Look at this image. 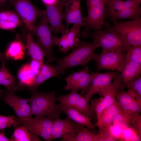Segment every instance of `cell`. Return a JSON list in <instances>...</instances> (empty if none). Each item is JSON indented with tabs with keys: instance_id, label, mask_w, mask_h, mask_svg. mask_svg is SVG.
<instances>
[{
	"instance_id": "1",
	"label": "cell",
	"mask_w": 141,
	"mask_h": 141,
	"mask_svg": "<svg viewBox=\"0 0 141 141\" xmlns=\"http://www.w3.org/2000/svg\"><path fill=\"white\" fill-rule=\"evenodd\" d=\"M100 47L98 43L94 41L91 43L83 41L80 46L64 57L55 58L57 74H63L66 69L77 66H85L91 60H93L95 54V50Z\"/></svg>"
},
{
	"instance_id": "2",
	"label": "cell",
	"mask_w": 141,
	"mask_h": 141,
	"mask_svg": "<svg viewBox=\"0 0 141 141\" xmlns=\"http://www.w3.org/2000/svg\"><path fill=\"white\" fill-rule=\"evenodd\" d=\"M31 97L28 99L32 113L35 116H47L53 120L59 118L63 113L56 102L55 91L45 93L37 90L32 91Z\"/></svg>"
},
{
	"instance_id": "3",
	"label": "cell",
	"mask_w": 141,
	"mask_h": 141,
	"mask_svg": "<svg viewBox=\"0 0 141 141\" xmlns=\"http://www.w3.org/2000/svg\"><path fill=\"white\" fill-rule=\"evenodd\" d=\"M93 41L98 43L103 50L122 53L126 52L131 46L125 38L119 34L108 26L104 30L102 29L95 30L89 34Z\"/></svg>"
},
{
	"instance_id": "4",
	"label": "cell",
	"mask_w": 141,
	"mask_h": 141,
	"mask_svg": "<svg viewBox=\"0 0 141 141\" xmlns=\"http://www.w3.org/2000/svg\"><path fill=\"white\" fill-rule=\"evenodd\" d=\"M49 24L46 15H44L40 17L31 32L37 37V43L45 53L48 62L53 63L55 57L52 55V49L54 45H57L59 38L53 35Z\"/></svg>"
},
{
	"instance_id": "5",
	"label": "cell",
	"mask_w": 141,
	"mask_h": 141,
	"mask_svg": "<svg viewBox=\"0 0 141 141\" xmlns=\"http://www.w3.org/2000/svg\"><path fill=\"white\" fill-rule=\"evenodd\" d=\"M14 7L21 20L24 23L28 31L34 28L35 23L39 17L46 15L45 10L37 8L30 0H8Z\"/></svg>"
},
{
	"instance_id": "6",
	"label": "cell",
	"mask_w": 141,
	"mask_h": 141,
	"mask_svg": "<svg viewBox=\"0 0 141 141\" xmlns=\"http://www.w3.org/2000/svg\"><path fill=\"white\" fill-rule=\"evenodd\" d=\"M84 127L67 116L64 119L54 120L49 141L60 138V141H71Z\"/></svg>"
},
{
	"instance_id": "7",
	"label": "cell",
	"mask_w": 141,
	"mask_h": 141,
	"mask_svg": "<svg viewBox=\"0 0 141 141\" xmlns=\"http://www.w3.org/2000/svg\"><path fill=\"white\" fill-rule=\"evenodd\" d=\"M111 27L126 39L131 46H141V19L123 22H114Z\"/></svg>"
},
{
	"instance_id": "8",
	"label": "cell",
	"mask_w": 141,
	"mask_h": 141,
	"mask_svg": "<svg viewBox=\"0 0 141 141\" xmlns=\"http://www.w3.org/2000/svg\"><path fill=\"white\" fill-rule=\"evenodd\" d=\"M18 123L26 127L32 133L39 136L46 141H49L53 120L50 118L35 116L25 118H16Z\"/></svg>"
},
{
	"instance_id": "9",
	"label": "cell",
	"mask_w": 141,
	"mask_h": 141,
	"mask_svg": "<svg viewBox=\"0 0 141 141\" xmlns=\"http://www.w3.org/2000/svg\"><path fill=\"white\" fill-rule=\"evenodd\" d=\"M113 80V82L105 89L99 98H95L91 101L90 106L96 115L97 119L105 108L116 100L115 95L117 91L124 87L122 85L121 75L119 73Z\"/></svg>"
},
{
	"instance_id": "10",
	"label": "cell",
	"mask_w": 141,
	"mask_h": 141,
	"mask_svg": "<svg viewBox=\"0 0 141 141\" xmlns=\"http://www.w3.org/2000/svg\"><path fill=\"white\" fill-rule=\"evenodd\" d=\"M89 69L86 67L82 70L74 72L65 79L66 90L78 92L81 90L80 95H85L95 76V73H90Z\"/></svg>"
},
{
	"instance_id": "11",
	"label": "cell",
	"mask_w": 141,
	"mask_h": 141,
	"mask_svg": "<svg viewBox=\"0 0 141 141\" xmlns=\"http://www.w3.org/2000/svg\"><path fill=\"white\" fill-rule=\"evenodd\" d=\"M0 98L11 107L18 117L28 118L33 115L28 99L19 97L7 90L0 91Z\"/></svg>"
},
{
	"instance_id": "12",
	"label": "cell",
	"mask_w": 141,
	"mask_h": 141,
	"mask_svg": "<svg viewBox=\"0 0 141 141\" xmlns=\"http://www.w3.org/2000/svg\"><path fill=\"white\" fill-rule=\"evenodd\" d=\"M124 55L121 52H109L103 50L95 54L93 60L97 70L102 69L116 70L121 72L122 69Z\"/></svg>"
},
{
	"instance_id": "13",
	"label": "cell",
	"mask_w": 141,
	"mask_h": 141,
	"mask_svg": "<svg viewBox=\"0 0 141 141\" xmlns=\"http://www.w3.org/2000/svg\"><path fill=\"white\" fill-rule=\"evenodd\" d=\"M65 0H58L55 3L46 6L45 10L49 24L55 34H62L68 29L62 22L63 13L62 10L64 7Z\"/></svg>"
},
{
	"instance_id": "14",
	"label": "cell",
	"mask_w": 141,
	"mask_h": 141,
	"mask_svg": "<svg viewBox=\"0 0 141 141\" xmlns=\"http://www.w3.org/2000/svg\"><path fill=\"white\" fill-rule=\"evenodd\" d=\"M105 3V0L87 10L88 15L84 18L85 28L81 33L84 38L89 36L91 30L102 29L103 25L106 24L104 21Z\"/></svg>"
},
{
	"instance_id": "15",
	"label": "cell",
	"mask_w": 141,
	"mask_h": 141,
	"mask_svg": "<svg viewBox=\"0 0 141 141\" xmlns=\"http://www.w3.org/2000/svg\"><path fill=\"white\" fill-rule=\"evenodd\" d=\"M56 99L60 103L75 108L91 120L93 119L96 114L85 98L79 94L77 92L71 91L67 95H60Z\"/></svg>"
},
{
	"instance_id": "16",
	"label": "cell",
	"mask_w": 141,
	"mask_h": 141,
	"mask_svg": "<svg viewBox=\"0 0 141 141\" xmlns=\"http://www.w3.org/2000/svg\"><path fill=\"white\" fill-rule=\"evenodd\" d=\"M119 71L105 73H95V76L86 93L85 98L87 102L90 101L93 95L98 94L101 96L105 89L111 83L114 78Z\"/></svg>"
},
{
	"instance_id": "17",
	"label": "cell",
	"mask_w": 141,
	"mask_h": 141,
	"mask_svg": "<svg viewBox=\"0 0 141 141\" xmlns=\"http://www.w3.org/2000/svg\"><path fill=\"white\" fill-rule=\"evenodd\" d=\"M82 25L73 24V27L68 29L62 34L57 44L59 51L66 53L70 49H73L80 46L83 41H80L79 38L81 36L80 31Z\"/></svg>"
},
{
	"instance_id": "18",
	"label": "cell",
	"mask_w": 141,
	"mask_h": 141,
	"mask_svg": "<svg viewBox=\"0 0 141 141\" xmlns=\"http://www.w3.org/2000/svg\"><path fill=\"white\" fill-rule=\"evenodd\" d=\"M124 88L122 87L117 91L115 95L117 101L126 113L131 115H137L141 111V101L123 91Z\"/></svg>"
},
{
	"instance_id": "19",
	"label": "cell",
	"mask_w": 141,
	"mask_h": 141,
	"mask_svg": "<svg viewBox=\"0 0 141 141\" xmlns=\"http://www.w3.org/2000/svg\"><path fill=\"white\" fill-rule=\"evenodd\" d=\"M81 0H65L63 20L67 27L72 24L84 26V19L82 17L81 8Z\"/></svg>"
},
{
	"instance_id": "20",
	"label": "cell",
	"mask_w": 141,
	"mask_h": 141,
	"mask_svg": "<svg viewBox=\"0 0 141 141\" xmlns=\"http://www.w3.org/2000/svg\"><path fill=\"white\" fill-rule=\"evenodd\" d=\"M124 111L116 100L112 104L105 108L102 112L95 125L98 127L102 126H111L112 121L118 114Z\"/></svg>"
},
{
	"instance_id": "21",
	"label": "cell",
	"mask_w": 141,
	"mask_h": 141,
	"mask_svg": "<svg viewBox=\"0 0 141 141\" xmlns=\"http://www.w3.org/2000/svg\"><path fill=\"white\" fill-rule=\"evenodd\" d=\"M121 72L122 85L124 87L126 83L140 76L141 64L124 58L122 69Z\"/></svg>"
},
{
	"instance_id": "22",
	"label": "cell",
	"mask_w": 141,
	"mask_h": 141,
	"mask_svg": "<svg viewBox=\"0 0 141 141\" xmlns=\"http://www.w3.org/2000/svg\"><path fill=\"white\" fill-rule=\"evenodd\" d=\"M58 104L62 113H65L67 116L73 121L90 129L95 128V125L91 120L77 109L60 103Z\"/></svg>"
},
{
	"instance_id": "23",
	"label": "cell",
	"mask_w": 141,
	"mask_h": 141,
	"mask_svg": "<svg viewBox=\"0 0 141 141\" xmlns=\"http://www.w3.org/2000/svg\"><path fill=\"white\" fill-rule=\"evenodd\" d=\"M36 76L31 69L29 63L21 67L17 73L19 80L17 84V90H29L32 85Z\"/></svg>"
},
{
	"instance_id": "24",
	"label": "cell",
	"mask_w": 141,
	"mask_h": 141,
	"mask_svg": "<svg viewBox=\"0 0 141 141\" xmlns=\"http://www.w3.org/2000/svg\"><path fill=\"white\" fill-rule=\"evenodd\" d=\"M58 75L56 66L51 65L44 60V63L39 73L36 77L32 85L29 90L32 91L37 90L43 82L50 78Z\"/></svg>"
},
{
	"instance_id": "25",
	"label": "cell",
	"mask_w": 141,
	"mask_h": 141,
	"mask_svg": "<svg viewBox=\"0 0 141 141\" xmlns=\"http://www.w3.org/2000/svg\"><path fill=\"white\" fill-rule=\"evenodd\" d=\"M26 49V45L22 42L15 40L9 44L3 55L7 60H21L24 58Z\"/></svg>"
},
{
	"instance_id": "26",
	"label": "cell",
	"mask_w": 141,
	"mask_h": 141,
	"mask_svg": "<svg viewBox=\"0 0 141 141\" xmlns=\"http://www.w3.org/2000/svg\"><path fill=\"white\" fill-rule=\"evenodd\" d=\"M26 48L27 54L32 59L41 62H44L45 54L37 43L34 41L33 36L30 31H28L26 36Z\"/></svg>"
},
{
	"instance_id": "27",
	"label": "cell",
	"mask_w": 141,
	"mask_h": 141,
	"mask_svg": "<svg viewBox=\"0 0 141 141\" xmlns=\"http://www.w3.org/2000/svg\"><path fill=\"white\" fill-rule=\"evenodd\" d=\"M5 63H2L0 68V85L4 86L8 91L15 93L17 90L15 79L5 67Z\"/></svg>"
},
{
	"instance_id": "28",
	"label": "cell",
	"mask_w": 141,
	"mask_h": 141,
	"mask_svg": "<svg viewBox=\"0 0 141 141\" xmlns=\"http://www.w3.org/2000/svg\"><path fill=\"white\" fill-rule=\"evenodd\" d=\"M141 14L140 7L125 8L117 12L110 14L109 17L113 22L118 19H137L139 18Z\"/></svg>"
},
{
	"instance_id": "29",
	"label": "cell",
	"mask_w": 141,
	"mask_h": 141,
	"mask_svg": "<svg viewBox=\"0 0 141 141\" xmlns=\"http://www.w3.org/2000/svg\"><path fill=\"white\" fill-rule=\"evenodd\" d=\"M9 140L10 141L41 140L38 135L32 133L22 126L16 128Z\"/></svg>"
},
{
	"instance_id": "30",
	"label": "cell",
	"mask_w": 141,
	"mask_h": 141,
	"mask_svg": "<svg viewBox=\"0 0 141 141\" xmlns=\"http://www.w3.org/2000/svg\"><path fill=\"white\" fill-rule=\"evenodd\" d=\"M138 115H131L124 111L116 116L113 119L112 125L129 127L136 120Z\"/></svg>"
},
{
	"instance_id": "31",
	"label": "cell",
	"mask_w": 141,
	"mask_h": 141,
	"mask_svg": "<svg viewBox=\"0 0 141 141\" xmlns=\"http://www.w3.org/2000/svg\"><path fill=\"white\" fill-rule=\"evenodd\" d=\"M99 134H95L84 127L71 141H99Z\"/></svg>"
},
{
	"instance_id": "32",
	"label": "cell",
	"mask_w": 141,
	"mask_h": 141,
	"mask_svg": "<svg viewBox=\"0 0 141 141\" xmlns=\"http://www.w3.org/2000/svg\"><path fill=\"white\" fill-rule=\"evenodd\" d=\"M124 2L123 0H105V11L108 15L125 8Z\"/></svg>"
},
{
	"instance_id": "33",
	"label": "cell",
	"mask_w": 141,
	"mask_h": 141,
	"mask_svg": "<svg viewBox=\"0 0 141 141\" xmlns=\"http://www.w3.org/2000/svg\"><path fill=\"white\" fill-rule=\"evenodd\" d=\"M126 52L124 58L141 64V46H131Z\"/></svg>"
},
{
	"instance_id": "34",
	"label": "cell",
	"mask_w": 141,
	"mask_h": 141,
	"mask_svg": "<svg viewBox=\"0 0 141 141\" xmlns=\"http://www.w3.org/2000/svg\"><path fill=\"white\" fill-rule=\"evenodd\" d=\"M111 126H100L99 129V141H115L116 138L113 135L110 129Z\"/></svg>"
},
{
	"instance_id": "35",
	"label": "cell",
	"mask_w": 141,
	"mask_h": 141,
	"mask_svg": "<svg viewBox=\"0 0 141 141\" xmlns=\"http://www.w3.org/2000/svg\"><path fill=\"white\" fill-rule=\"evenodd\" d=\"M124 87L136 94L141 96V76L126 83Z\"/></svg>"
},
{
	"instance_id": "36",
	"label": "cell",
	"mask_w": 141,
	"mask_h": 141,
	"mask_svg": "<svg viewBox=\"0 0 141 141\" xmlns=\"http://www.w3.org/2000/svg\"><path fill=\"white\" fill-rule=\"evenodd\" d=\"M18 124L14 116H4L0 114V130H3L12 125L16 126Z\"/></svg>"
},
{
	"instance_id": "37",
	"label": "cell",
	"mask_w": 141,
	"mask_h": 141,
	"mask_svg": "<svg viewBox=\"0 0 141 141\" xmlns=\"http://www.w3.org/2000/svg\"><path fill=\"white\" fill-rule=\"evenodd\" d=\"M129 128H131L136 134L141 139V115L139 114L136 119Z\"/></svg>"
},
{
	"instance_id": "38",
	"label": "cell",
	"mask_w": 141,
	"mask_h": 141,
	"mask_svg": "<svg viewBox=\"0 0 141 141\" xmlns=\"http://www.w3.org/2000/svg\"><path fill=\"white\" fill-rule=\"evenodd\" d=\"M44 63V62H41L32 59L29 63L31 69L36 76L39 73Z\"/></svg>"
},
{
	"instance_id": "39",
	"label": "cell",
	"mask_w": 141,
	"mask_h": 141,
	"mask_svg": "<svg viewBox=\"0 0 141 141\" xmlns=\"http://www.w3.org/2000/svg\"><path fill=\"white\" fill-rule=\"evenodd\" d=\"M87 10L95 6L105 0H85Z\"/></svg>"
},
{
	"instance_id": "40",
	"label": "cell",
	"mask_w": 141,
	"mask_h": 141,
	"mask_svg": "<svg viewBox=\"0 0 141 141\" xmlns=\"http://www.w3.org/2000/svg\"><path fill=\"white\" fill-rule=\"evenodd\" d=\"M58 0H41L46 6L50 5L55 3Z\"/></svg>"
},
{
	"instance_id": "41",
	"label": "cell",
	"mask_w": 141,
	"mask_h": 141,
	"mask_svg": "<svg viewBox=\"0 0 141 141\" xmlns=\"http://www.w3.org/2000/svg\"><path fill=\"white\" fill-rule=\"evenodd\" d=\"M0 141H10L6 137L3 131L0 132Z\"/></svg>"
},
{
	"instance_id": "42",
	"label": "cell",
	"mask_w": 141,
	"mask_h": 141,
	"mask_svg": "<svg viewBox=\"0 0 141 141\" xmlns=\"http://www.w3.org/2000/svg\"><path fill=\"white\" fill-rule=\"evenodd\" d=\"M7 61V60L4 56L3 54L0 52V61L2 63H5Z\"/></svg>"
},
{
	"instance_id": "43",
	"label": "cell",
	"mask_w": 141,
	"mask_h": 141,
	"mask_svg": "<svg viewBox=\"0 0 141 141\" xmlns=\"http://www.w3.org/2000/svg\"><path fill=\"white\" fill-rule=\"evenodd\" d=\"M7 1L8 0H0V8H2L5 5Z\"/></svg>"
},
{
	"instance_id": "44",
	"label": "cell",
	"mask_w": 141,
	"mask_h": 141,
	"mask_svg": "<svg viewBox=\"0 0 141 141\" xmlns=\"http://www.w3.org/2000/svg\"><path fill=\"white\" fill-rule=\"evenodd\" d=\"M137 1L140 3H141V0H137Z\"/></svg>"
}]
</instances>
